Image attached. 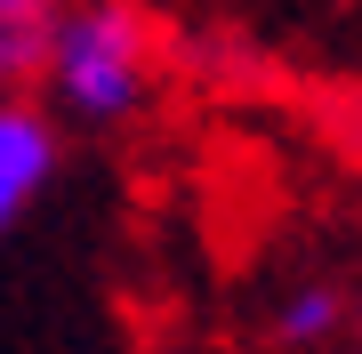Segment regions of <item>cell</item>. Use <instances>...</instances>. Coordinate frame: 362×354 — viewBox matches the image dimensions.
<instances>
[{
    "instance_id": "obj_2",
    "label": "cell",
    "mask_w": 362,
    "mask_h": 354,
    "mask_svg": "<svg viewBox=\"0 0 362 354\" xmlns=\"http://www.w3.org/2000/svg\"><path fill=\"white\" fill-rule=\"evenodd\" d=\"M57 177V121L33 97H0V234L49 194Z\"/></svg>"
},
{
    "instance_id": "obj_4",
    "label": "cell",
    "mask_w": 362,
    "mask_h": 354,
    "mask_svg": "<svg viewBox=\"0 0 362 354\" xmlns=\"http://www.w3.org/2000/svg\"><path fill=\"white\" fill-rule=\"evenodd\" d=\"M346 330V290L338 282H298L282 306H274V338L282 346H330Z\"/></svg>"
},
{
    "instance_id": "obj_1",
    "label": "cell",
    "mask_w": 362,
    "mask_h": 354,
    "mask_svg": "<svg viewBox=\"0 0 362 354\" xmlns=\"http://www.w3.org/2000/svg\"><path fill=\"white\" fill-rule=\"evenodd\" d=\"M153 65H161V33H153L145 8H129V0H81V8H57V25H49L40 89L57 97L65 121L113 129V121L145 113Z\"/></svg>"
},
{
    "instance_id": "obj_3",
    "label": "cell",
    "mask_w": 362,
    "mask_h": 354,
    "mask_svg": "<svg viewBox=\"0 0 362 354\" xmlns=\"http://www.w3.org/2000/svg\"><path fill=\"white\" fill-rule=\"evenodd\" d=\"M65 0H0V97L33 89L40 81V49H49V25Z\"/></svg>"
}]
</instances>
